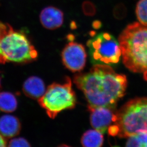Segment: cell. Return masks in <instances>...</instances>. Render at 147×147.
I'll use <instances>...</instances> for the list:
<instances>
[{
    "mask_svg": "<svg viewBox=\"0 0 147 147\" xmlns=\"http://www.w3.org/2000/svg\"><path fill=\"white\" fill-rule=\"evenodd\" d=\"M108 129L109 134L128 138L147 131V97L131 100L116 113L115 121Z\"/></svg>",
    "mask_w": 147,
    "mask_h": 147,
    "instance_id": "obj_3",
    "label": "cell"
},
{
    "mask_svg": "<svg viewBox=\"0 0 147 147\" xmlns=\"http://www.w3.org/2000/svg\"><path fill=\"white\" fill-rule=\"evenodd\" d=\"M115 108L98 107L89 109L90 111V123L95 129L105 133L115 121Z\"/></svg>",
    "mask_w": 147,
    "mask_h": 147,
    "instance_id": "obj_8",
    "label": "cell"
},
{
    "mask_svg": "<svg viewBox=\"0 0 147 147\" xmlns=\"http://www.w3.org/2000/svg\"><path fill=\"white\" fill-rule=\"evenodd\" d=\"M22 90L30 98L39 100L45 94L46 89L44 82L40 78L31 76L24 82Z\"/></svg>",
    "mask_w": 147,
    "mask_h": 147,
    "instance_id": "obj_10",
    "label": "cell"
},
{
    "mask_svg": "<svg viewBox=\"0 0 147 147\" xmlns=\"http://www.w3.org/2000/svg\"><path fill=\"white\" fill-rule=\"evenodd\" d=\"M74 82L83 92L89 109L115 108L127 86L126 76L117 74L110 66L102 64H95L88 72L77 74L74 77Z\"/></svg>",
    "mask_w": 147,
    "mask_h": 147,
    "instance_id": "obj_1",
    "label": "cell"
},
{
    "mask_svg": "<svg viewBox=\"0 0 147 147\" xmlns=\"http://www.w3.org/2000/svg\"><path fill=\"white\" fill-rule=\"evenodd\" d=\"M86 57L84 47L75 42H69L61 53L63 63L72 72L80 71L84 68Z\"/></svg>",
    "mask_w": 147,
    "mask_h": 147,
    "instance_id": "obj_7",
    "label": "cell"
},
{
    "mask_svg": "<svg viewBox=\"0 0 147 147\" xmlns=\"http://www.w3.org/2000/svg\"><path fill=\"white\" fill-rule=\"evenodd\" d=\"M103 142L102 133L96 129H90L85 132L82 136L81 143L86 147H100Z\"/></svg>",
    "mask_w": 147,
    "mask_h": 147,
    "instance_id": "obj_12",
    "label": "cell"
},
{
    "mask_svg": "<svg viewBox=\"0 0 147 147\" xmlns=\"http://www.w3.org/2000/svg\"><path fill=\"white\" fill-rule=\"evenodd\" d=\"M37 51L24 33L11 30L0 40V63H26L37 58Z\"/></svg>",
    "mask_w": 147,
    "mask_h": 147,
    "instance_id": "obj_4",
    "label": "cell"
},
{
    "mask_svg": "<svg viewBox=\"0 0 147 147\" xmlns=\"http://www.w3.org/2000/svg\"><path fill=\"white\" fill-rule=\"evenodd\" d=\"M92 63L113 65L119 62L121 56L119 41L107 32H102L87 42Z\"/></svg>",
    "mask_w": 147,
    "mask_h": 147,
    "instance_id": "obj_6",
    "label": "cell"
},
{
    "mask_svg": "<svg viewBox=\"0 0 147 147\" xmlns=\"http://www.w3.org/2000/svg\"><path fill=\"white\" fill-rule=\"evenodd\" d=\"M63 13L56 7L49 6L42 10L40 19L42 25L47 29L54 30L61 26L63 22Z\"/></svg>",
    "mask_w": 147,
    "mask_h": 147,
    "instance_id": "obj_9",
    "label": "cell"
},
{
    "mask_svg": "<svg viewBox=\"0 0 147 147\" xmlns=\"http://www.w3.org/2000/svg\"><path fill=\"white\" fill-rule=\"evenodd\" d=\"M9 147H30L31 145L26 139L17 138L10 140Z\"/></svg>",
    "mask_w": 147,
    "mask_h": 147,
    "instance_id": "obj_17",
    "label": "cell"
},
{
    "mask_svg": "<svg viewBox=\"0 0 147 147\" xmlns=\"http://www.w3.org/2000/svg\"><path fill=\"white\" fill-rule=\"evenodd\" d=\"M21 129V123L16 116L4 115L0 118V133L5 138L17 136Z\"/></svg>",
    "mask_w": 147,
    "mask_h": 147,
    "instance_id": "obj_11",
    "label": "cell"
},
{
    "mask_svg": "<svg viewBox=\"0 0 147 147\" xmlns=\"http://www.w3.org/2000/svg\"><path fill=\"white\" fill-rule=\"evenodd\" d=\"M0 86H1V81H0Z\"/></svg>",
    "mask_w": 147,
    "mask_h": 147,
    "instance_id": "obj_22",
    "label": "cell"
},
{
    "mask_svg": "<svg viewBox=\"0 0 147 147\" xmlns=\"http://www.w3.org/2000/svg\"><path fill=\"white\" fill-rule=\"evenodd\" d=\"M38 102L52 119L61 111L74 108L76 98L70 78L67 77L63 83L50 85L43 96L38 100Z\"/></svg>",
    "mask_w": 147,
    "mask_h": 147,
    "instance_id": "obj_5",
    "label": "cell"
},
{
    "mask_svg": "<svg viewBox=\"0 0 147 147\" xmlns=\"http://www.w3.org/2000/svg\"><path fill=\"white\" fill-rule=\"evenodd\" d=\"M136 13L140 24L147 26V0H140L138 1Z\"/></svg>",
    "mask_w": 147,
    "mask_h": 147,
    "instance_id": "obj_15",
    "label": "cell"
},
{
    "mask_svg": "<svg viewBox=\"0 0 147 147\" xmlns=\"http://www.w3.org/2000/svg\"><path fill=\"white\" fill-rule=\"evenodd\" d=\"M126 146L147 147V131L142 132L128 137Z\"/></svg>",
    "mask_w": 147,
    "mask_h": 147,
    "instance_id": "obj_14",
    "label": "cell"
},
{
    "mask_svg": "<svg viewBox=\"0 0 147 147\" xmlns=\"http://www.w3.org/2000/svg\"><path fill=\"white\" fill-rule=\"evenodd\" d=\"M17 107V100L14 95L9 92H0V110L5 113H12Z\"/></svg>",
    "mask_w": 147,
    "mask_h": 147,
    "instance_id": "obj_13",
    "label": "cell"
},
{
    "mask_svg": "<svg viewBox=\"0 0 147 147\" xmlns=\"http://www.w3.org/2000/svg\"><path fill=\"white\" fill-rule=\"evenodd\" d=\"M13 29L11 25L8 24H4L0 21V40L4 35Z\"/></svg>",
    "mask_w": 147,
    "mask_h": 147,
    "instance_id": "obj_19",
    "label": "cell"
},
{
    "mask_svg": "<svg viewBox=\"0 0 147 147\" xmlns=\"http://www.w3.org/2000/svg\"><path fill=\"white\" fill-rule=\"evenodd\" d=\"M144 78L147 82V70L144 72Z\"/></svg>",
    "mask_w": 147,
    "mask_h": 147,
    "instance_id": "obj_21",
    "label": "cell"
},
{
    "mask_svg": "<svg viewBox=\"0 0 147 147\" xmlns=\"http://www.w3.org/2000/svg\"><path fill=\"white\" fill-rule=\"evenodd\" d=\"M7 146V142L5 140V138L0 133V147H6Z\"/></svg>",
    "mask_w": 147,
    "mask_h": 147,
    "instance_id": "obj_20",
    "label": "cell"
},
{
    "mask_svg": "<svg viewBox=\"0 0 147 147\" xmlns=\"http://www.w3.org/2000/svg\"><path fill=\"white\" fill-rule=\"evenodd\" d=\"M122 61L133 72L147 70V26L139 22L128 25L119 37Z\"/></svg>",
    "mask_w": 147,
    "mask_h": 147,
    "instance_id": "obj_2",
    "label": "cell"
},
{
    "mask_svg": "<svg viewBox=\"0 0 147 147\" xmlns=\"http://www.w3.org/2000/svg\"><path fill=\"white\" fill-rule=\"evenodd\" d=\"M82 9L84 14L88 16H93L96 13L94 5L90 1H85L82 5Z\"/></svg>",
    "mask_w": 147,
    "mask_h": 147,
    "instance_id": "obj_18",
    "label": "cell"
},
{
    "mask_svg": "<svg viewBox=\"0 0 147 147\" xmlns=\"http://www.w3.org/2000/svg\"><path fill=\"white\" fill-rule=\"evenodd\" d=\"M113 13L115 18L121 20L125 18L127 14L126 7L122 3L117 4L113 10Z\"/></svg>",
    "mask_w": 147,
    "mask_h": 147,
    "instance_id": "obj_16",
    "label": "cell"
}]
</instances>
